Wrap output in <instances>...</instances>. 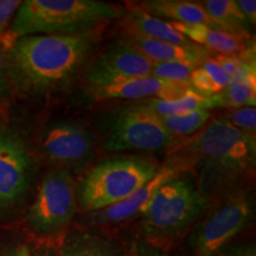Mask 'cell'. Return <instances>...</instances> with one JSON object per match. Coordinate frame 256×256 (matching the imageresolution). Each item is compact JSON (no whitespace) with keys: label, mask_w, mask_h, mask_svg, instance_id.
Masks as SVG:
<instances>
[{"label":"cell","mask_w":256,"mask_h":256,"mask_svg":"<svg viewBox=\"0 0 256 256\" xmlns=\"http://www.w3.org/2000/svg\"><path fill=\"white\" fill-rule=\"evenodd\" d=\"M144 11L156 18H168L185 25H206L217 28L204 10L202 2L188 0H148L139 4Z\"/></svg>","instance_id":"ac0fdd59"},{"label":"cell","mask_w":256,"mask_h":256,"mask_svg":"<svg viewBox=\"0 0 256 256\" xmlns=\"http://www.w3.org/2000/svg\"><path fill=\"white\" fill-rule=\"evenodd\" d=\"M78 188L66 168L51 170L44 176L36 198L28 211V222L40 234L62 232L78 210Z\"/></svg>","instance_id":"ba28073f"},{"label":"cell","mask_w":256,"mask_h":256,"mask_svg":"<svg viewBox=\"0 0 256 256\" xmlns=\"http://www.w3.org/2000/svg\"><path fill=\"white\" fill-rule=\"evenodd\" d=\"M127 36L128 38L124 43L139 51L152 63L191 62L200 64L202 60L211 56L209 50L196 44L176 46V44L151 40L132 31H127Z\"/></svg>","instance_id":"5bb4252c"},{"label":"cell","mask_w":256,"mask_h":256,"mask_svg":"<svg viewBox=\"0 0 256 256\" xmlns=\"http://www.w3.org/2000/svg\"><path fill=\"white\" fill-rule=\"evenodd\" d=\"M255 62L244 60L234 72L229 86L220 94L211 96L215 108L238 110L255 107L256 104Z\"/></svg>","instance_id":"2e32d148"},{"label":"cell","mask_w":256,"mask_h":256,"mask_svg":"<svg viewBox=\"0 0 256 256\" xmlns=\"http://www.w3.org/2000/svg\"><path fill=\"white\" fill-rule=\"evenodd\" d=\"M224 119L234 127L244 133L255 134L256 130V110L255 107H243L230 110Z\"/></svg>","instance_id":"d4e9b609"},{"label":"cell","mask_w":256,"mask_h":256,"mask_svg":"<svg viewBox=\"0 0 256 256\" xmlns=\"http://www.w3.org/2000/svg\"><path fill=\"white\" fill-rule=\"evenodd\" d=\"M22 2L19 0H0V37L8 31L12 18H14Z\"/></svg>","instance_id":"484cf974"},{"label":"cell","mask_w":256,"mask_h":256,"mask_svg":"<svg viewBox=\"0 0 256 256\" xmlns=\"http://www.w3.org/2000/svg\"><path fill=\"white\" fill-rule=\"evenodd\" d=\"M209 200L188 178L174 177L162 185L142 217L145 241H172L184 234L206 211Z\"/></svg>","instance_id":"5b68a950"},{"label":"cell","mask_w":256,"mask_h":256,"mask_svg":"<svg viewBox=\"0 0 256 256\" xmlns=\"http://www.w3.org/2000/svg\"><path fill=\"white\" fill-rule=\"evenodd\" d=\"M36 256H124L110 240L90 232H69L40 249Z\"/></svg>","instance_id":"9a60e30c"},{"label":"cell","mask_w":256,"mask_h":256,"mask_svg":"<svg viewBox=\"0 0 256 256\" xmlns=\"http://www.w3.org/2000/svg\"><path fill=\"white\" fill-rule=\"evenodd\" d=\"M31 160L17 133L0 130V209L14 206L28 190Z\"/></svg>","instance_id":"30bf717a"},{"label":"cell","mask_w":256,"mask_h":256,"mask_svg":"<svg viewBox=\"0 0 256 256\" xmlns=\"http://www.w3.org/2000/svg\"><path fill=\"white\" fill-rule=\"evenodd\" d=\"M6 54L8 49L4 46L2 40H0V98L4 94L6 88V78H8V72H6Z\"/></svg>","instance_id":"4dcf8cb0"},{"label":"cell","mask_w":256,"mask_h":256,"mask_svg":"<svg viewBox=\"0 0 256 256\" xmlns=\"http://www.w3.org/2000/svg\"><path fill=\"white\" fill-rule=\"evenodd\" d=\"M215 256H256V248L254 243L240 244L226 249L224 252H220Z\"/></svg>","instance_id":"f1b7e54d"},{"label":"cell","mask_w":256,"mask_h":256,"mask_svg":"<svg viewBox=\"0 0 256 256\" xmlns=\"http://www.w3.org/2000/svg\"><path fill=\"white\" fill-rule=\"evenodd\" d=\"M95 31L18 38L6 54V72L23 95H46L68 87L94 51Z\"/></svg>","instance_id":"6da1fadb"},{"label":"cell","mask_w":256,"mask_h":256,"mask_svg":"<svg viewBox=\"0 0 256 256\" xmlns=\"http://www.w3.org/2000/svg\"><path fill=\"white\" fill-rule=\"evenodd\" d=\"M121 14L122 10L118 6L96 0H26L0 40L8 51L20 37L96 31Z\"/></svg>","instance_id":"3957f363"},{"label":"cell","mask_w":256,"mask_h":256,"mask_svg":"<svg viewBox=\"0 0 256 256\" xmlns=\"http://www.w3.org/2000/svg\"><path fill=\"white\" fill-rule=\"evenodd\" d=\"M210 119V110H200L191 113L162 118L168 130L176 136H188L198 133Z\"/></svg>","instance_id":"603a6c76"},{"label":"cell","mask_w":256,"mask_h":256,"mask_svg":"<svg viewBox=\"0 0 256 256\" xmlns=\"http://www.w3.org/2000/svg\"><path fill=\"white\" fill-rule=\"evenodd\" d=\"M0 256H32V254L26 244L20 243V244H16L4 249L0 252Z\"/></svg>","instance_id":"1f68e13d"},{"label":"cell","mask_w":256,"mask_h":256,"mask_svg":"<svg viewBox=\"0 0 256 256\" xmlns=\"http://www.w3.org/2000/svg\"><path fill=\"white\" fill-rule=\"evenodd\" d=\"M42 147L48 158L62 168L81 171L92 159L95 139L82 122L64 120L46 128Z\"/></svg>","instance_id":"9c48e42d"},{"label":"cell","mask_w":256,"mask_h":256,"mask_svg":"<svg viewBox=\"0 0 256 256\" xmlns=\"http://www.w3.org/2000/svg\"><path fill=\"white\" fill-rule=\"evenodd\" d=\"M153 63L134 48L124 43L112 46L86 69L89 89L114 84L128 78L151 75Z\"/></svg>","instance_id":"8fae6325"},{"label":"cell","mask_w":256,"mask_h":256,"mask_svg":"<svg viewBox=\"0 0 256 256\" xmlns=\"http://www.w3.org/2000/svg\"><path fill=\"white\" fill-rule=\"evenodd\" d=\"M254 216L250 194L241 188L229 192L215 210L200 222L188 244L194 256H215L242 232Z\"/></svg>","instance_id":"52a82bcc"},{"label":"cell","mask_w":256,"mask_h":256,"mask_svg":"<svg viewBox=\"0 0 256 256\" xmlns=\"http://www.w3.org/2000/svg\"><path fill=\"white\" fill-rule=\"evenodd\" d=\"M106 132L104 148L107 152L160 151L174 142L162 118L142 104L114 114Z\"/></svg>","instance_id":"8992f818"},{"label":"cell","mask_w":256,"mask_h":256,"mask_svg":"<svg viewBox=\"0 0 256 256\" xmlns=\"http://www.w3.org/2000/svg\"><path fill=\"white\" fill-rule=\"evenodd\" d=\"M174 28L191 43L206 48L210 52L218 55L238 56L246 51L242 37L230 32L206 26V25H185L171 22Z\"/></svg>","instance_id":"e0dca14e"},{"label":"cell","mask_w":256,"mask_h":256,"mask_svg":"<svg viewBox=\"0 0 256 256\" xmlns=\"http://www.w3.org/2000/svg\"><path fill=\"white\" fill-rule=\"evenodd\" d=\"M159 171L153 159L120 156L95 165L78 190V204L84 212L102 210L126 200Z\"/></svg>","instance_id":"277c9868"},{"label":"cell","mask_w":256,"mask_h":256,"mask_svg":"<svg viewBox=\"0 0 256 256\" xmlns=\"http://www.w3.org/2000/svg\"><path fill=\"white\" fill-rule=\"evenodd\" d=\"M216 62L220 64V66L226 72L228 75L232 76L234 72L240 68V66L244 62V58L240 56H226V55H217L215 57Z\"/></svg>","instance_id":"83f0119b"},{"label":"cell","mask_w":256,"mask_h":256,"mask_svg":"<svg viewBox=\"0 0 256 256\" xmlns=\"http://www.w3.org/2000/svg\"><path fill=\"white\" fill-rule=\"evenodd\" d=\"M139 104L150 108V110L154 112L160 118L176 116V115L188 114L194 110H210L212 108H215L212 98H206V96L198 94L191 87L183 95L179 96V98H171V100H162V98H152L140 101Z\"/></svg>","instance_id":"ffe728a7"},{"label":"cell","mask_w":256,"mask_h":256,"mask_svg":"<svg viewBox=\"0 0 256 256\" xmlns=\"http://www.w3.org/2000/svg\"><path fill=\"white\" fill-rule=\"evenodd\" d=\"M202 5L218 30L242 38L249 36L252 25L242 14L235 0H206Z\"/></svg>","instance_id":"44dd1931"},{"label":"cell","mask_w":256,"mask_h":256,"mask_svg":"<svg viewBox=\"0 0 256 256\" xmlns=\"http://www.w3.org/2000/svg\"><path fill=\"white\" fill-rule=\"evenodd\" d=\"M242 14L244 16L248 23L252 26H255L256 23V2L255 0H238L236 2Z\"/></svg>","instance_id":"f546056e"},{"label":"cell","mask_w":256,"mask_h":256,"mask_svg":"<svg viewBox=\"0 0 256 256\" xmlns=\"http://www.w3.org/2000/svg\"><path fill=\"white\" fill-rule=\"evenodd\" d=\"M197 158V188L208 200L234 186L254 174L255 134L244 133L224 118L210 121L197 133L190 146Z\"/></svg>","instance_id":"7a4b0ae2"},{"label":"cell","mask_w":256,"mask_h":256,"mask_svg":"<svg viewBox=\"0 0 256 256\" xmlns=\"http://www.w3.org/2000/svg\"><path fill=\"white\" fill-rule=\"evenodd\" d=\"M128 256H170L158 246L147 241H138L133 244Z\"/></svg>","instance_id":"4316f807"},{"label":"cell","mask_w":256,"mask_h":256,"mask_svg":"<svg viewBox=\"0 0 256 256\" xmlns=\"http://www.w3.org/2000/svg\"><path fill=\"white\" fill-rule=\"evenodd\" d=\"M198 66L191 62L153 63L151 75L164 81L188 84L191 74Z\"/></svg>","instance_id":"cb8c5ba5"},{"label":"cell","mask_w":256,"mask_h":256,"mask_svg":"<svg viewBox=\"0 0 256 256\" xmlns=\"http://www.w3.org/2000/svg\"><path fill=\"white\" fill-rule=\"evenodd\" d=\"M174 177H177V171L174 168L170 166L159 168L151 180L138 188L126 200L89 214L87 223L90 226H113L142 216L158 188Z\"/></svg>","instance_id":"7c38bea8"},{"label":"cell","mask_w":256,"mask_h":256,"mask_svg":"<svg viewBox=\"0 0 256 256\" xmlns=\"http://www.w3.org/2000/svg\"><path fill=\"white\" fill-rule=\"evenodd\" d=\"M230 81L232 76L220 68L214 57H208L192 72L188 84L198 94L211 98L223 92Z\"/></svg>","instance_id":"7402d4cb"},{"label":"cell","mask_w":256,"mask_h":256,"mask_svg":"<svg viewBox=\"0 0 256 256\" xmlns=\"http://www.w3.org/2000/svg\"><path fill=\"white\" fill-rule=\"evenodd\" d=\"M127 31L136 32L151 40H156L164 43L176 44V46H191L190 40L178 32L171 24V22L165 19L156 18L154 16L147 14L139 5L130 8L127 14Z\"/></svg>","instance_id":"d6986e66"},{"label":"cell","mask_w":256,"mask_h":256,"mask_svg":"<svg viewBox=\"0 0 256 256\" xmlns=\"http://www.w3.org/2000/svg\"><path fill=\"white\" fill-rule=\"evenodd\" d=\"M190 84L176 83L160 80L148 75L144 78H128L114 84L89 89L96 98L101 100H147L158 98L162 100H171L183 95Z\"/></svg>","instance_id":"4fadbf2b"}]
</instances>
